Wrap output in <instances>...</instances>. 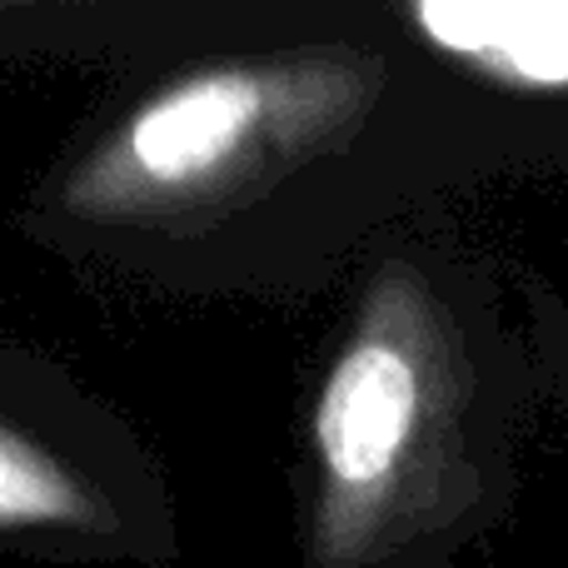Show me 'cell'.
<instances>
[{
	"label": "cell",
	"instance_id": "2",
	"mask_svg": "<svg viewBox=\"0 0 568 568\" xmlns=\"http://www.w3.org/2000/svg\"><path fill=\"white\" fill-rule=\"evenodd\" d=\"M529 384L479 265L424 235L374 245L304 399L300 568L459 564L509 514Z\"/></svg>",
	"mask_w": 568,
	"mask_h": 568
},
{
	"label": "cell",
	"instance_id": "4",
	"mask_svg": "<svg viewBox=\"0 0 568 568\" xmlns=\"http://www.w3.org/2000/svg\"><path fill=\"white\" fill-rule=\"evenodd\" d=\"M230 0H0V65H105L185 45Z\"/></svg>",
	"mask_w": 568,
	"mask_h": 568
},
{
	"label": "cell",
	"instance_id": "1",
	"mask_svg": "<svg viewBox=\"0 0 568 568\" xmlns=\"http://www.w3.org/2000/svg\"><path fill=\"white\" fill-rule=\"evenodd\" d=\"M399 40L394 10L230 0L185 45L110 75L20 200V240L175 300L300 290L384 190Z\"/></svg>",
	"mask_w": 568,
	"mask_h": 568
},
{
	"label": "cell",
	"instance_id": "6",
	"mask_svg": "<svg viewBox=\"0 0 568 568\" xmlns=\"http://www.w3.org/2000/svg\"><path fill=\"white\" fill-rule=\"evenodd\" d=\"M529 359H534V379L544 384L554 404L568 419V314L544 284H529Z\"/></svg>",
	"mask_w": 568,
	"mask_h": 568
},
{
	"label": "cell",
	"instance_id": "3",
	"mask_svg": "<svg viewBox=\"0 0 568 568\" xmlns=\"http://www.w3.org/2000/svg\"><path fill=\"white\" fill-rule=\"evenodd\" d=\"M0 554L170 568L180 514L150 439L55 354L0 334Z\"/></svg>",
	"mask_w": 568,
	"mask_h": 568
},
{
	"label": "cell",
	"instance_id": "5",
	"mask_svg": "<svg viewBox=\"0 0 568 568\" xmlns=\"http://www.w3.org/2000/svg\"><path fill=\"white\" fill-rule=\"evenodd\" d=\"M394 20L439 65L524 95H568V0H419Z\"/></svg>",
	"mask_w": 568,
	"mask_h": 568
}]
</instances>
